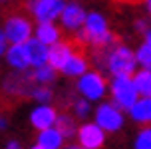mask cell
<instances>
[{"label":"cell","mask_w":151,"mask_h":149,"mask_svg":"<svg viewBox=\"0 0 151 149\" xmlns=\"http://www.w3.org/2000/svg\"><path fill=\"white\" fill-rule=\"evenodd\" d=\"M2 32H4L8 46H18V44H26L32 38L34 26H32V20L26 14H18L16 12V14L6 16Z\"/></svg>","instance_id":"6da1fadb"},{"label":"cell","mask_w":151,"mask_h":149,"mask_svg":"<svg viewBox=\"0 0 151 149\" xmlns=\"http://www.w3.org/2000/svg\"><path fill=\"white\" fill-rule=\"evenodd\" d=\"M38 83L34 82L30 70L28 72H12L4 78L2 82V91L10 97H32V91L36 89Z\"/></svg>","instance_id":"7a4b0ae2"},{"label":"cell","mask_w":151,"mask_h":149,"mask_svg":"<svg viewBox=\"0 0 151 149\" xmlns=\"http://www.w3.org/2000/svg\"><path fill=\"white\" fill-rule=\"evenodd\" d=\"M111 91H113V107L117 109H129L131 105L137 101V91L135 86L131 82V78L127 76H115L111 83Z\"/></svg>","instance_id":"3957f363"},{"label":"cell","mask_w":151,"mask_h":149,"mask_svg":"<svg viewBox=\"0 0 151 149\" xmlns=\"http://www.w3.org/2000/svg\"><path fill=\"white\" fill-rule=\"evenodd\" d=\"M62 0H34L28 2V12L38 24H54L62 14Z\"/></svg>","instance_id":"277c9868"},{"label":"cell","mask_w":151,"mask_h":149,"mask_svg":"<svg viewBox=\"0 0 151 149\" xmlns=\"http://www.w3.org/2000/svg\"><path fill=\"white\" fill-rule=\"evenodd\" d=\"M135 54L131 52L125 46H117L111 54H109V60H107V66L111 70V74L115 76H127L131 78L133 70H135Z\"/></svg>","instance_id":"5b68a950"},{"label":"cell","mask_w":151,"mask_h":149,"mask_svg":"<svg viewBox=\"0 0 151 149\" xmlns=\"http://www.w3.org/2000/svg\"><path fill=\"white\" fill-rule=\"evenodd\" d=\"M78 89L86 99H99L106 91V80L98 72H86L78 82Z\"/></svg>","instance_id":"8992f818"},{"label":"cell","mask_w":151,"mask_h":149,"mask_svg":"<svg viewBox=\"0 0 151 149\" xmlns=\"http://www.w3.org/2000/svg\"><path fill=\"white\" fill-rule=\"evenodd\" d=\"M96 125L104 131H117L123 123V117H121L119 109H115L111 104H101L96 112Z\"/></svg>","instance_id":"52a82bcc"},{"label":"cell","mask_w":151,"mask_h":149,"mask_svg":"<svg viewBox=\"0 0 151 149\" xmlns=\"http://www.w3.org/2000/svg\"><path fill=\"white\" fill-rule=\"evenodd\" d=\"M60 22H62V28L72 30V32H78L80 28H83V22H86V10H83L80 4H76V2L64 4L62 14H60Z\"/></svg>","instance_id":"ba28073f"},{"label":"cell","mask_w":151,"mask_h":149,"mask_svg":"<svg viewBox=\"0 0 151 149\" xmlns=\"http://www.w3.org/2000/svg\"><path fill=\"white\" fill-rule=\"evenodd\" d=\"M76 135L82 149H99L104 145V131L96 123H83L82 127H78Z\"/></svg>","instance_id":"9c48e42d"},{"label":"cell","mask_w":151,"mask_h":149,"mask_svg":"<svg viewBox=\"0 0 151 149\" xmlns=\"http://www.w3.org/2000/svg\"><path fill=\"white\" fill-rule=\"evenodd\" d=\"M72 54H74V46L70 42H58V44L48 48V62L46 64L52 68L54 72H62Z\"/></svg>","instance_id":"30bf717a"},{"label":"cell","mask_w":151,"mask_h":149,"mask_svg":"<svg viewBox=\"0 0 151 149\" xmlns=\"http://www.w3.org/2000/svg\"><path fill=\"white\" fill-rule=\"evenodd\" d=\"M56 117H58V112H56L50 104L48 105H38V107H34L30 112V123L38 131H46V129L54 127Z\"/></svg>","instance_id":"8fae6325"},{"label":"cell","mask_w":151,"mask_h":149,"mask_svg":"<svg viewBox=\"0 0 151 149\" xmlns=\"http://www.w3.org/2000/svg\"><path fill=\"white\" fill-rule=\"evenodd\" d=\"M4 60L6 64L12 68V72H28L30 70V62H28V54H26V48L24 44L18 46H8L6 54H4Z\"/></svg>","instance_id":"7c38bea8"},{"label":"cell","mask_w":151,"mask_h":149,"mask_svg":"<svg viewBox=\"0 0 151 149\" xmlns=\"http://www.w3.org/2000/svg\"><path fill=\"white\" fill-rule=\"evenodd\" d=\"M26 54H28V62H30V68H42L46 66V62H48V46L40 44L36 38H30L26 44Z\"/></svg>","instance_id":"4fadbf2b"},{"label":"cell","mask_w":151,"mask_h":149,"mask_svg":"<svg viewBox=\"0 0 151 149\" xmlns=\"http://www.w3.org/2000/svg\"><path fill=\"white\" fill-rule=\"evenodd\" d=\"M60 36H62V30L56 26V24H38L34 28V38H36L40 44L44 46H54L60 42Z\"/></svg>","instance_id":"5bb4252c"},{"label":"cell","mask_w":151,"mask_h":149,"mask_svg":"<svg viewBox=\"0 0 151 149\" xmlns=\"http://www.w3.org/2000/svg\"><path fill=\"white\" fill-rule=\"evenodd\" d=\"M36 145L42 149H64V137L54 127H50L46 131H38Z\"/></svg>","instance_id":"9a60e30c"},{"label":"cell","mask_w":151,"mask_h":149,"mask_svg":"<svg viewBox=\"0 0 151 149\" xmlns=\"http://www.w3.org/2000/svg\"><path fill=\"white\" fill-rule=\"evenodd\" d=\"M54 129H56V131H58L64 139H70V137H74V135H76L78 125H76V121H74V117H72V115L62 113V115H58V117H56Z\"/></svg>","instance_id":"2e32d148"},{"label":"cell","mask_w":151,"mask_h":149,"mask_svg":"<svg viewBox=\"0 0 151 149\" xmlns=\"http://www.w3.org/2000/svg\"><path fill=\"white\" fill-rule=\"evenodd\" d=\"M86 70H88V62H86V56L83 54H72L70 60L66 62V66H64V74L66 76H83L86 74Z\"/></svg>","instance_id":"e0dca14e"},{"label":"cell","mask_w":151,"mask_h":149,"mask_svg":"<svg viewBox=\"0 0 151 149\" xmlns=\"http://www.w3.org/2000/svg\"><path fill=\"white\" fill-rule=\"evenodd\" d=\"M129 113L135 121H151V97H141L129 107Z\"/></svg>","instance_id":"ac0fdd59"},{"label":"cell","mask_w":151,"mask_h":149,"mask_svg":"<svg viewBox=\"0 0 151 149\" xmlns=\"http://www.w3.org/2000/svg\"><path fill=\"white\" fill-rule=\"evenodd\" d=\"M133 86H135V91L141 94L143 97H151V72H145L141 70L139 74L133 76Z\"/></svg>","instance_id":"d6986e66"},{"label":"cell","mask_w":151,"mask_h":149,"mask_svg":"<svg viewBox=\"0 0 151 149\" xmlns=\"http://www.w3.org/2000/svg\"><path fill=\"white\" fill-rule=\"evenodd\" d=\"M30 74H32V78H34V82H36L38 86H46V88H48L50 83L56 82V74H58V72H54L52 68L46 64V66H42V68L32 70Z\"/></svg>","instance_id":"ffe728a7"},{"label":"cell","mask_w":151,"mask_h":149,"mask_svg":"<svg viewBox=\"0 0 151 149\" xmlns=\"http://www.w3.org/2000/svg\"><path fill=\"white\" fill-rule=\"evenodd\" d=\"M52 89L46 88V86H36V89L32 91V99L34 101H40V105H48V101H52Z\"/></svg>","instance_id":"44dd1931"},{"label":"cell","mask_w":151,"mask_h":149,"mask_svg":"<svg viewBox=\"0 0 151 149\" xmlns=\"http://www.w3.org/2000/svg\"><path fill=\"white\" fill-rule=\"evenodd\" d=\"M135 60L143 66L145 72H151V46H147V44L141 46L139 52H137V56H135Z\"/></svg>","instance_id":"7402d4cb"},{"label":"cell","mask_w":151,"mask_h":149,"mask_svg":"<svg viewBox=\"0 0 151 149\" xmlns=\"http://www.w3.org/2000/svg\"><path fill=\"white\" fill-rule=\"evenodd\" d=\"M135 149H151V127H145L135 141Z\"/></svg>","instance_id":"603a6c76"},{"label":"cell","mask_w":151,"mask_h":149,"mask_svg":"<svg viewBox=\"0 0 151 149\" xmlns=\"http://www.w3.org/2000/svg\"><path fill=\"white\" fill-rule=\"evenodd\" d=\"M74 112L78 117H86L88 113H90V101H86V99H78L74 104Z\"/></svg>","instance_id":"cb8c5ba5"},{"label":"cell","mask_w":151,"mask_h":149,"mask_svg":"<svg viewBox=\"0 0 151 149\" xmlns=\"http://www.w3.org/2000/svg\"><path fill=\"white\" fill-rule=\"evenodd\" d=\"M8 50V42H6V38H4V32H2V28H0V58L6 54Z\"/></svg>","instance_id":"d4e9b609"},{"label":"cell","mask_w":151,"mask_h":149,"mask_svg":"<svg viewBox=\"0 0 151 149\" xmlns=\"http://www.w3.org/2000/svg\"><path fill=\"white\" fill-rule=\"evenodd\" d=\"M4 149H22V145H20V141H16V139H10V141H6Z\"/></svg>","instance_id":"484cf974"},{"label":"cell","mask_w":151,"mask_h":149,"mask_svg":"<svg viewBox=\"0 0 151 149\" xmlns=\"http://www.w3.org/2000/svg\"><path fill=\"white\" fill-rule=\"evenodd\" d=\"M8 129V117L6 115H0V131Z\"/></svg>","instance_id":"4316f807"},{"label":"cell","mask_w":151,"mask_h":149,"mask_svg":"<svg viewBox=\"0 0 151 149\" xmlns=\"http://www.w3.org/2000/svg\"><path fill=\"white\" fill-rule=\"evenodd\" d=\"M145 38H147V42H145V44H147V46H151V30L147 32V36H145Z\"/></svg>","instance_id":"83f0119b"},{"label":"cell","mask_w":151,"mask_h":149,"mask_svg":"<svg viewBox=\"0 0 151 149\" xmlns=\"http://www.w3.org/2000/svg\"><path fill=\"white\" fill-rule=\"evenodd\" d=\"M64 149H82V147H80V145H66Z\"/></svg>","instance_id":"f1b7e54d"},{"label":"cell","mask_w":151,"mask_h":149,"mask_svg":"<svg viewBox=\"0 0 151 149\" xmlns=\"http://www.w3.org/2000/svg\"><path fill=\"white\" fill-rule=\"evenodd\" d=\"M30 149H42V147H38V145H32V147Z\"/></svg>","instance_id":"f546056e"},{"label":"cell","mask_w":151,"mask_h":149,"mask_svg":"<svg viewBox=\"0 0 151 149\" xmlns=\"http://www.w3.org/2000/svg\"><path fill=\"white\" fill-rule=\"evenodd\" d=\"M147 6H149V10H151V2H149V4H147Z\"/></svg>","instance_id":"4dcf8cb0"}]
</instances>
